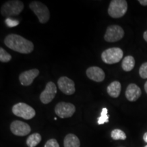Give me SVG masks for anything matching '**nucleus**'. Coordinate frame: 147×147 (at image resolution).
Masks as SVG:
<instances>
[{
	"label": "nucleus",
	"mask_w": 147,
	"mask_h": 147,
	"mask_svg": "<svg viewBox=\"0 0 147 147\" xmlns=\"http://www.w3.org/2000/svg\"><path fill=\"white\" fill-rule=\"evenodd\" d=\"M12 59V56L5 51L3 48H0V61L2 63H6L10 61Z\"/></svg>",
	"instance_id": "412c9836"
},
{
	"label": "nucleus",
	"mask_w": 147,
	"mask_h": 147,
	"mask_svg": "<svg viewBox=\"0 0 147 147\" xmlns=\"http://www.w3.org/2000/svg\"><path fill=\"white\" fill-rule=\"evenodd\" d=\"M139 74L142 78H147V62H145L140 66L139 69Z\"/></svg>",
	"instance_id": "4be33fe9"
},
{
	"label": "nucleus",
	"mask_w": 147,
	"mask_h": 147,
	"mask_svg": "<svg viewBox=\"0 0 147 147\" xmlns=\"http://www.w3.org/2000/svg\"><path fill=\"white\" fill-rule=\"evenodd\" d=\"M124 36V31L119 25H113L108 27L104 35V39L106 42H115L122 39Z\"/></svg>",
	"instance_id": "0eeeda50"
},
{
	"label": "nucleus",
	"mask_w": 147,
	"mask_h": 147,
	"mask_svg": "<svg viewBox=\"0 0 147 147\" xmlns=\"http://www.w3.org/2000/svg\"><path fill=\"white\" fill-rule=\"evenodd\" d=\"M109 121V117L108 116V109L106 108H103L101 112V115L97 119V123L99 125L104 124Z\"/></svg>",
	"instance_id": "aec40b11"
},
{
	"label": "nucleus",
	"mask_w": 147,
	"mask_h": 147,
	"mask_svg": "<svg viewBox=\"0 0 147 147\" xmlns=\"http://www.w3.org/2000/svg\"><path fill=\"white\" fill-rule=\"evenodd\" d=\"M121 91V84L119 81L111 82L107 87V92L110 97L117 98L119 96Z\"/></svg>",
	"instance_id": "2eb2a0df"
},
{
	"label": "nucleus",
	"mask_w": 147,
	"mask_h": 147,
	"mask_svg": "<svg viewBox=\"0 0 147 147\" xmlns=\"http://www.w3.org/2000/svg\"><path fill=\"white\" fill-rule=\"evenodd\" d=\"M5 23H6V25H8V27H12L16 26V25L18 24V21H16V20L12 19V18H8L6 20H5Z\"/></svg>",
	"instance_id": "b1692460"
},
{
	"label": "nucleus",
	"mask_w": 147,
	"mask_h": 147,
	"mask_svg": "<svg viewBox=\"0 0 147 147\" xmlns=\"http://www.w3.org/2000/svg\"><path fill=\"white\" fill-rule=\"evenodd\" d=\"M12 113L17 117H21L26 120L33 119L36 115V111L34 108L23 102L18 103L14 105L12 107Z\"/></svg>",
	"instance_id": "423d86ee"
},
{
	"label": "nucleus",
	"mask_w": 147,
	"mask_h": 147,
	"mask_svg": "<svg viewBox=\"0 0 147 147\" xmlns=\"http://www.w3.org/2000/svg\"><path fill=\"white\" fill-rule=\"evenodd\" d=\"M123 52L120 48H110L102 53V59L107 64H115L122 59Z\"/></svg>",
	"instance_id": "39448f33"
},
{
	"label": "nucleus",
	"mask_w": 147,
	"mask_h": 147,
	"mask_svg": "<svg viewBox=\"0 0 147 147\" xmlns=\"http://www.w3.org/2000/svg\"><path fill=\"white\" fill-rule=\"evenodd\" d=\"M57 93V87L53 82H49L46 85L45 90L40 95V99L42 103L47 104L52 102Z\"/></svg>",
	"instance_id": "1a4fd4ad"
},
{
	"label": "nucleus",
	"mask_w": 147,
	"mask_h": 147,
	"mask_svg": "<svg viewBox=\"0 0 147 147\" xmlns=\"http://www.w3.org/2000/svg\"><path fill=\"white\" fill-rule=\"evenodd\" d=\"M40 71L38 69H32L25 71L19 76V81L23 86H29L34 82V79L39 75Z\"/></svg>",
	"instance_id": "f8f14e48"
},
{
	"label": "nucleus",
	"mask_w": 147,
	"mask_h": 147,
	"mask_svg": "<svg viewBox=\"0 0 147 147\" xmlns=\"http://www.w3.org/2000/svg\"><path fill=\"white\" fill-rule=\"evenodd\" d=\"M144 147H147V145H146V146H144Z\"/></svg>",
	"instance_id": "c85d7f7f"
},
{
	"label": "nucleus",
	"mask_w": 147,
	"mask_h": 147,
	"mask_svg": "<svg viewBox=\"0 0 147 147\" xmlns=\"http://www.w3.org/2000/svg\"><path fill=\"white\" fill-rule=\"evenodd\" d=\"M86 74L88 78L93 81L100 82L105 79V73L102 69L97 66L90 67L86 71Z\"/></svg>",
	"instance_id": "ddd939ff"
},
{
	"label": "nucleus",
	"mask_w": 147,
	"mask_h": 147,
	"mask_svg": "<svg viewBox=\"0 0 147 147\" xmlns=\"http://www.w3.org/2000/svg\"><path fill=\"white\" fill-rule=\"evenodd\" d=\"M135 66V59L132 56L125 57L122 61V68L124 71H129L133 69Z\"/></svg>",
	"instance_id": "f3484780"
},
{
	"label": "nucleus",
	"mask_w": 147,
	"mask_h": 147,
	"mask_svg": "<svg viewBox=\"0 0 147 147\" xmlns=\"http://www.w3.org/2000/svg\"><path fill=\"white\" fill-rule=\"evenodd\" d=\"M42 137L40 134L34 133L27 138L26 143L29 147H35L41 142Z\"/></svg>",
	"instance_id": "a211bd4d"
},
{
	"label": "nucleus",
	"mask_w": 147,
	"mask_h": 147,
	"mask_svg": "<svg viewBox=\"0 0 147 147\" xmlns=\"http://www.w3.org/2000/svg\"><path fill=\"white\" fill-rule=\"evenodd\" d=\"M142 94L140 88L136 84H129L125 91V96L130 102H136Z\"/></svg>",
	"instance_id": "4468645a"
},
{
	"label": "nucleus",
	"mask_w": 147,
	"mask_h": 147,
	"mask_svg": "<svg viewBox=\"0 0 147 147\" xmlns=\"http://www.w3.org/2000/svg\"><path fill=\"white\" fill-rule=\"evenodd\" d=\"M58 87L64 94L71 95L75 93V84L71 79L66 76H62L58 80Z\"/></svg>",
	"instance_id": "9b49d317"
},
{
	"label": "nucleus",
	"mask_w": 147,
	"mask_h": 147,
	"mask_svg": "<svg viewBox=\"0 0 147 147\" xmlns=\"http://www.w3.org/2000/svg\"><path fill=\"white\" fill-rule=\"evenodd\" d=\"M143 38H144L145 41L147 42V30L146 31V32H144V34H143Z\"/></svg>",
	"instance_id": "a878e982"
},
{
	"label": "nucleus",
	"mask_w": 147,
	"mask_h": 147,
	"mask_svg": "<svg viewBox=\"0 0 147 147\" xmlns=\"http://www.w3.org/2000/svg\"><path fill=\"white\" fill-rule=\"evenodd\" d=\"M29 8L37 16L40 23L45 24L50 19V12L49 8L40 1H34L31 2Z\"/></svg>",
	"instance_id": "20e7f679"
},
{
	"label": "nucleus",
	"mask_w": 147,
	"mask_h": 147,
	"mask_svg": "<svg viewBox=\"0 0 147 147\" xmlns=\"http://www.w3.org/2000/svg\"><path fill=\"white\" fill-rule=\"evenodd\" d=\"M76 111L74 105L71 103L59 102L57 104L55 108V112L59 117L61 119L71 117Z\"/></svg>",
	"instance_id": "6e6552de"
},
{
	"label": "nucleus",
	"mask_w": 147,
	"mask_h": 147,
	"mask_svg": "<svg viewBox=\"0 0 147 147\" xmlns=\"http://www.w3.org/2000/svg\"><path fill=\"white\" fill-rule=\"evenodd\" d=\"M45 147H59V144L55 139H50L46 143Z\"/></svg>",
	"instance_id": "5701e85b"
},
{
	"label": "nucleus",
	"mask_w": 147,
	"mask_h": 147,
	"mask_svg": "<svg viewBox=\"0 0 147 147\" xmlns=\"http://www.w3.org/2000/svg\"><path fill=\"white\" fill-rule=\"evenodd\" d=\"M111 137L113 140H124L126 139V134L122 130L119 129H115L111 132Z\"/></svg>",
	"instance_id": "6ab92c4d"
},
{
	"label": "nucleus",
	"mask_w": 147,
	"mask_h": 147,
	"mask_svg": "<svg viewBox=\"0 0 147 147\" xmlns=\"http://www.w3.org/2000/svg\"><path fill=\"white\" fill-rule=\"evenodd\" d=\"M10 130L12 134L18 136H25L31 131V127L26 123L21 121H14L10 125Z\"/></svg>",
	"instance_id": "9d476101"
},
{
	"label": "nucleus",
	"mask_w": 147,
	"mask_h": 147,
	"mask_svg": "<svg viewBox=\"0 0 147 147\" xmlns=\"http://www.w3.org/2000/svg\"><path fill=\"white\" fill-rule=\"evenodd\" d=\"M144 89H145V91H146V93H147V81L145 82L144 84Z\"/></svg>",
	"instance_id": "cd10ccee"
},
{
	"label": "nucleus",
	"mask_w": 147,
	"mask_h": 147,
	"mask_svg": "<svg viewBox=\"0 0 147 147\" xmlns=\"http://www.w3.org/2000/svg\"><path fill=\"white\" fill-rule=\"evenodd\" d=\"M143 139H144V142L147 143V132H146L143 136Z\"/></svg>",
	"instance_id": "bb28decb"
},
{
	"label": "nucleus",
	"mask_w": 147,
	"mask_h": 147,
	"mask_svg": "<svg viewBox=\"0 0 147 147\" xmlns=\"http://www.w3.org/2000/svg\"><path fill=\"white\" fill-rule=\"evenodd\" d=\"M64 147H80V142L76 135L69 134L64 138Z\"/></svg>",
	"instance_id": "dca6fc26"
},
{
	"label": "nucleus",
	"mask_w": 147,
	"mask_h": 147,
	"mask_svg": "<svg viewBox=\"0 0 147 147\" xmlns=\"http://www.w3.org/2000/svg\"><path fill=\"white\" fill-rule=\"evenodd\" d=\"M4 44L9 49L23 54H29L34 51V45L32 42L16 34H9L5 37Z\"/></svg>",
	"instance_id": "f257e3e1"
},
{
	"label": "nucleus",
	"mask_w": 147,
	"mask_h": 147,
	"mask_svg": "<svg viewBox=\"0 0 147 147\" xmlns=\"http://www.w3.org/2000/svg\"><path fill=\"white\" fill-rule=\"evenodd\" d=\"M127 10V2L125 0H113L110 1L108 12L112 18H118L123 16Z\"/></svg>",
	"instance_id": "7ed1b4c3"
},
{
	"label": "nucleus",
	"mask_w": 147,
	"mask_h": 147,
	"mask_svg": "<svg viewBox=\"0 0 147 147\" xmlns=\"http://www.w3.org/2000/svg\"><path fill=\"white\" fill-rule=\"evenodd\" d=\"M24 4L19 0H11L3 4L1 8V13L3 16H10L18 15L23 11Z\"/></svg>",
	"instance_id": "f03ea898"
},
{
	"label": "nucleus",
	"mask_w": 147,
	"mask_h": 147,
	"mask_svg": "<svg viewBox=\"0 0 147 147\" xmlns=\"http://www.w3.org/2000/svg\"><path fill=\"white\" fill-rule=\"evenodd\" d=\"M139 3L142 5H147V0H139Z\"/></svg>",
	"instance_id": "393cba45"
}]
</instances>
